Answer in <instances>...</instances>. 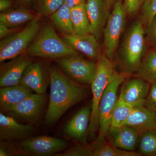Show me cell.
<instances>
[{
  "instance_id": "cell-13",
  "label": "cell",
  "mask_w": 156,
  "mask_h": 156,
  "mask_svg": "<svg viewBox=\"0 0 156 156\" xmlns=\"http://www.w3.org/2000/svg\"><path fill=\"white\" fill-rule=\"evenodd\" d=\"M86 7L90 26V34L99 41L109 17L106 0H86Z\"/></svg>"
},
{
  "instance_id": "cell-30",
  "label": "cell",
  "mask_w": 156,
  "mask_h": 156,
  "mask_svg": "<svg viewBox=\"0 0 156 156\" xmlns=\"http://www.w3.org/2000/svg\"><path fill=\"white\" fill-rule=\"evenodd\" d=\"M141 10V21L143 24L148 26L156 16V0H145Z\"/></svg>"
},
{
  "instance_id": "cell-24",
  "label": "cell",
  "mask_w": 156,
  "mask_h": 156,
  "mask_svg": "<svg viewBox=\"0 0 156 156\" xmlns=\"http://www.w3.org/2000/svg\"><path fill=\"white\" fill-rule=\"evenodd\" d=\"M134 77L141 78L151 84L156 83V51L147 53Z\"/></svg>"
},
{
  "instance_id": "cell-20",
  "label": "cell",
  "mask_w": 156,
  "mask_h": 156,
  "mask_svg": "<svg viewBox=\"0 0 156 156\" xmlns=\"http://www.w3.org/2000/svg\"><path fill=\"white\" fill-rule=\"evenodd\" d=\"M125 126L134 128L140 132L156 129V113L149 109L144 104L136 105Z\"/></svg>"
},
{
  "instance_id": "cell-28",
  "label": "cell",
  "mask_w": 156,
  "mask_h": 156,
  "mask_svg": "<svg viewBox=\"0 0 156 156\" xmlns=\"http://www.w3.org/2000/svg\"><path fill=\"white\" fill-rule=\"evenodd\" d=\"M139 153L135 151L123 150L105 141L94 149L93 156H140Z\"/></svg>"
},
{
  "instance_id": "cell-5",
  "label": "cell",
  "mask_w": 156,
  "mask_h": 156,
  "mask_svg": "<svg viewBox=\"0 0 156 156\" xmlns=\"http://www.w3.org/2000/svg\"><path fill=\"white\" fill-rule=\"evenodd\" d=\"M41 16L27 23L16 33L0 42V62L10 60L25 53L27 48L41 28Z\"/></svg>"
},
{
  "instance_id": "cell-9",
  "label": "cell",
  "mask_w": 156,
  "mask_h": 156,
  "mask_svg": "<svg viewBox=\"0 0 156 156\" xmlns=\"http://www.w3.org/2000/svg\"><path fill=\"white\" fill-rule=\"evenodd\" d=\"M68 142L64 140L48 136L29 137L19 144L21 154L33 156H47L56 154L68 147Z\"/></svg>"
},
{
  "instance_id": "cell-2",
  "label": "cell",
  "mask_w": 156,
  "mask_h": 156,
  "mask_svg": "<svg viewBox=\"0 0 156 156\" xmlns=\"http://www.w3.org/2000/svg\"><path fill=\"white\" fill-rule=\"evenodd\" d=\"M26 53L31 57L56 59L78 52L58 36L50 23L42 26L41 30L29 46Z\"/></svg>"
},
{
  "instance_id": "cell-33",
  "label": "cell",
  "mask_w": 156,
  "mask_h": 156,
  "mask_svg": "<svg viewBox=\"0 0 156 156\" xmlns=\"http://www.w3.org/2000/svg\"><path fill=\"white\" fill-rule=\"evenodd\" d=\"M22 28L21 27L16 28H10L0 24V39L5 38L6 37L16 33Z\"/></svg>"
},
{
  "instance_id": "cell-18",
  "label": "cell",
  "mask_w": 156,
  "mask_h": 156,
  "mask_svg": "<svg viewBox=\"0 0 156 156\" xmlns=\"http://www.w3.org/2000/svg\"><path fill=\"white\" fill-rule=\"evenodd\" d=\"M19 84L27 86L37 94H45L48 81L43 65L32 62L24 70Z\"/></svg>"
},
{
  "instance_id": "cell-19",
  "label": "cell",
  "mask_w": 156,
  "mask_h": 156,
  "mask_svg": "<svg viewBox=\"0 0 156 156\" xmlns=\"http://www.w3.org/2000/svg\"><path fill=\"white\" fill-rule=\"evenodd\" d=\"M34 91L25 85L2 87L0 89V108L1 112L8 113L14 106L33 94Z\"/></svg>"
},
{
  "instance_id": "cell-4",
  "label": "cell",
  "mask_w": 156,
  "mask_h": 156,
  "mask_svg": "<svg viewBox=\"0 0 156 156\" xmlns=\"http://www.w3.org/2000/svg\"><path fill=\"white\" fill-rule=\"evenodd\" d=\"M143 23L137 20L129 30L121 51V63L124 72L136 73L146 54Z\"/></svg>"
},
{
  "instance_id": "cell-34",
  "label": "cell",
  "mask_w": 156,
  "mask_h": 156,
  "mask_svg": "<svg viewBox=\"0 0 156 156\" xmlns=\"http://www.w3.org/2000/svg\"><path fill=\"white\" fill-rule=\"evenodd\" d=\"M14 0H0V11L4 12L13 9Z\"/></svg>"
},
{
  "instance_id": "cell-7",
  "label": "cell",
  "mask_w": 156,
  "mask_h": 156,
  "mask_svg": "<svg viewBox=\"0 0 156 156\" xmlns=\"http://www.w3.org/2000/svg\"><path fill=\"white\" fill-rule=\"evenodd\" d=\"M57 66L72 80L84 86L91 85L97 72V62L78 55H70L55 59Z\"/></svg>"
},
{
  "instance_id": "cell-16",
  "label": "cell",
  "mask_w": 156,
  "mask_h": 156,
  "mask_svg": "<svg viewBox=\"0 0 156 156\" xmlns=\"http://www.w3.org/2000/svg\"><path fill=\"white\" fill-rule=\"evenodd\" d=\"M151 86L145 80L134 77L123 84L119 98L134 105L144 104Z\"/></svg>"
},
{
  "instance_id": "cell-22",
  "label": "cell",
  "mask_w": 156,
  "mask_h": 156,
  "mask_svg": "<svg viewBox=\"0 0 156 156\" xmlns=\"http://www.w3.org/2000/svg\"><path fill=\"white\" fill-rule=\"evenodd\" d=\"M71 9L66 4L55 11L50 17V24L62 36L74 33L70 15Z\"/></svg>"
},
{
  "instance_id": "cell-14",
  "label": "cell",
  "mask_w": 156,
  "mask_h": 156,
  "mask_svg": "<svg viewBox=\"0 0 156 156\" xmlns=\"http://www.w3.org/2000/svg\"><path fill=\"white\" fill-rule=\"evenodd\" d=\"M35 131L32 124H20L13 117L0 114L1 141H11L26 139Z\"/></svg>"
},
{
  "instance_id": "cell-1",
  "label": "cell",
  "mask_w": 156,
  "mask_h": 156,
  "mask_svg": "<svg viewBox=\"0 0 156 156\" xmlns=\"http://www.w3.org/2000/svg\"><path fill=\"white\" fill-rule=\"evenodd\" d=\"M50 84V98L45 117L48 125L56 122L68 110L85 99L87 86L68 77L58 68H49Z\"/></svg>"
},
{
  "instance_id": "cell-15",
  "label": "cell",
  "mask_w": 156,
  "mask_h": 156,
  "mask_svg": "<svg viewBox=\"0 0 156 156\" xmlns=\"http://www.w3.org/2000/svg\"><path fill=\"white\" fill-rule=\"evenodd\" d=\"M62 38L74 50L83 53L93 61L97 62L102 54L98 41L92 34L81 35L74 33L62 36Z\"/></svg>"
},
{
  "instance_id": "cell-11",
  "label": "cell",
  "mask_w": 156,
  "mask_h": 156,
  "mask_svg": "<svg viewBox=\"0 0 156 156\" xmlns=\"http://www.w3.org/2000/svg\"><path fill=\"white\" fill-rule=\"evenodd\" d=\"M92 103L83 107L66 124L63 130L67 139L86 144L92 112Z\"/></svg>"
},
{
  "instance_id": "cell-32",
  "label": "cell",
  "mask_w": 156,
  "mask_h": 156,
  "mask_svg": "<svg viewBox=\"0 0 156 156\" xmlns=\"http://www.w3.org/2000/svg\"><path fill=\"white\" fill-rule=\"evenodd\" d=\"M144 105L149 109L156 113V83L151 84L150 89Z\"/></svg>"
},
{
  "instance_id": "cell-8",
  "label": "cell",
  "mask_w": 156,
  "mask_h": 156,
  "mask_svg": "<svg viewBox=\"0 0 156 156\" xmlns=\"http://www.w3.org/2000/svg\"><path fill=\"white\" fill-rule=\"evenodd\" d=\"M123 0H117L110 14L103 30L104 54L112 60L121 35L125 29L126 14L123 5Z\"/></svg>"
},
{
  "instance_id": "cell-27",
  "label": "cell",
  "mask_w": 156,
  "mask_h": 156,
  "mask_svg": "<svg viewBox=\"0 0 156 156\" xmlns=\"http://www.w3.org/2000/svg\"><path fill=\"white\" fill-rule=\"evenodd\" d=\"M64 3L63 0H32V8L41 17H50Z\"/></svg>"
},
{
  "instance_id": "cell-31",
  "label": "cell",
  "mask_w": 156,
  "mask_h": 156,
  "mask_svg": "<svg viewBox=\"0 0 156 156\" xmlns=\"http://www.w3.org/2000/svg\"><path fill=\"white\" fill-rule=\"evenodd\" d=\"M145 0H123V5L126 14L134 15L142 7Z\"/></svg>"
},
{
  "instance_id": "cell-10",
  "label": "cell",
  "mask_w": 156,
  "mask_h": 156,
  "mask_svg": "<svg viewBox=\"0 0 156 156\" xmlns=\"http://www.w3.org/2000/svg\"><path fill=\"white\" fill-rule=\"evenodd\" d=\"M46 101L45 94H32L16 105L8 113L21 121L33 125L40 119Z\"/></svg>"
},
{
  "instance_id": "cell-21",
  "label": "cell",
  "mask_w": 156,
  "mask_h": 156,
  "mask_svg": "<svg viewBox=\"0 0 156 156\" xmlns=\"http://www.w3.org/2000/svg\"><path fill=\"white\" fill-rule=\"evenodd\" d=\"M39 16V14H36L28 8L22 7L13 8L1 12L0 24L10 28L19 27Z\"/></svg>"
},
{
  "instance_id": "cell-25",
  "label": "cell",
  "mask_w": 156,
  "mask_h": 156,
  "mask_svg": "<svg viewBox=\"0 0 156 156\" xmlns=\"http://www.w3.org/2000/svg\"><path fill=\"white\" fill-rule=\"evenodd\" d=\"M136 105L126 102L118 98L113 111L110 128L125 126Z\"/></svg>"
},
{
  "instance_id": "cell-6",
  "label": "cell",
  "mask_w": 156,
  "mask_h": 156,
  "mask_svg": "<svg viewBox=\"0 0 156 156\" xmlns=\"http://www.w3.org/2000/svg\"><path fill=\"white\" fill-rule=\"evenodd\" d=\"M130 75L122 72L108 84L104 92L98 108L99 134L91 146L95 149L106 141L111 125L112 115L117 101V92L120 85Z\"/></svg>"
},
{
  "instance_id": "cell-23",
  "label": "cell",
  "mask_w": 156,
  "mask_h": 156,
  "mask_svg": "<svg viewBox=\"0 0 156 156\" xmlns=\"http://www.w3.org/2000/svg\"><path fill=\"white\" fill-rule=\"evenodd\" d=\"M70 15L75 34L81 35L90 34L86 2L71 9Z\"/></svg>"
},
{
  "instance_id": "cell-17",
  "label": "cell",
  "mask_w": 156,
  "mask_h": 156,
  "mask_svg": "<svg viewBox=\"0 0 156 156\" xmlns=\"http://www.w3.org/2000/svg\"><path fill=\"white\" fill-rule=\"evenodd\" d=\"M139 132L127 126L110 128L108 142L116 147L127 151H135L138 145Z\"/></svg>"
},
{
  "instance_id": "cell-37",
  "label": "cell",
  "mask_w": 156,
  "mask_h": 156,
  "mask_svg": "<svg viewBox=\"0 0 156 156\" xmlns=\"http://www.w3.org/2000/svg\"><path fill=\"white\" fill-rule=\"evenodd\" d=\"M20 7L31 9L32 8V0H15Z\"/></svg>"
},
{
  "instance_id": "cell-3",
  "label": "cell",
  "mask_w": 156,
  "mask_h": 156,
  "mask_svg": "<svg viewBox=\"0 0 156 156\" xmlns=\"http://www.w3.org/2000/svg\"><path fill=\"white\" fill-rule=\"evenodd\" d=\"M97 62V72L91 84L93 98L89 137L92 140L96 139L95 134L99 129L98 108L101 97L108 84L119 73L116 70L112 60L104 53L101 54Z\"/></svg>"
},
{
  "instance_id": "cell-12",
  "label": "cell",
  "mask_w": 156,
  "mask_h": 156,
  "mask_svg": "<svg viewBox=\"0 0 156 156\" xmlns=\"http://www.w3.org/2000/svg\"><path fill=\"white\" fill-rule=\"evenodd\" d=\"M31 57L25 53L7 62H2L0 66L1 88L18 85L26 68L32 62Z\"/></svg>"
},
{
  "instance_id": "cell-29",
  "label": "cell",
  "mask_w": 156,
  "mask_h": 156,
  "mask_svg": "<svg viewBox=\"0 0 156 156\" xmlns=\"http://www.w3.org/2000/svg\"><path fill=\"white\" fill-rule=\"evenodd\" d=\"M94 149L91 145L78 144L65 150L62 153L54 155L56 156H93Z\"/></svg>"
},
{
  "instance_id": "cell-26",
  "label": "cell",
  "mask_w": 156,
  "mask_h": 156,
  "mask_svg": "<svg viewBox=\"0 0 156 156\" xmlns=\"http://www.w3.org/2000/svg\"><path fill=\"white\" fill-rule=\"evenodd\" d=\"M138 145L141 156H156V129L140 132Z\"/></svg>"
},
{
  "instance_id": "cell-35",
  "label": "cell",
  "mask_w": 156,
  "mask_h": 156,
  "mask_svg": "<svg viewBox=\"0 0 156 156\" xmlns=\"http://www.w3.org/2000/svg\"><path fill=\"white\" fill-rule=\"evenodd\" d=\"M148 26L149 27V33L156 41V16L151 24Z\"/></svg>"
},
{
  "instance_id": "cell-38",
  "label": "cell",
  "mask_w": 156,
  "mask_h": 156,
  "mask_svg": "<svg viewBox=\"0 0 156 156\" xmlns=\"http://www.w3.org/2000/svg\"><path fill=\"white\" fill-rule=\"evenodd\" d=\"M117 0H106L108 6V9L111 10L112 7L114 6L115 3L117 2Z\"/></svg>"
},
{
  "instance_id": "cell-36",
  "label": "cell",
  "mask_w": 156,
  "mask_h": 156,
  "mask_svg": "<svg viewBox=\"0 0 156 156\" xmlns=\"http://www.w3.org/2000/svg\"><path fill=\"white\" fill-rule=\"evenodd\" d=\"M63 1L65 4H66L70 9L86 2V0H63Z\"/></svg>"
}]
</instances>
